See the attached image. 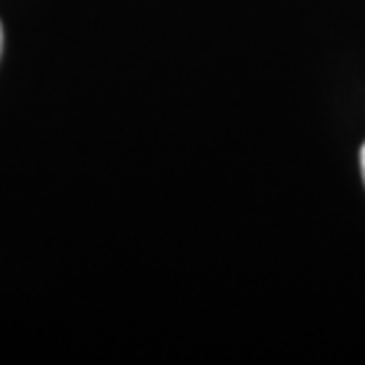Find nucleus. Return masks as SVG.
<instances>
[{"label": "nucleus", "instance_id": "f257e3e1", "mask_svg": "<svg viewBox=\"0 0 365 365\" xmlns=\"http://www.w3.org/2000/svg\"><path fill=\"white\" fill-rule=\"evenodd\" d=\"M361 173H363V182H365V143L361 148Z\"/></svg>", "mask_w": 365, "mask_h": 365}, {"label": "nucleus", "instance_id": "f03ea898", "mask_svg": "<svg viewBox=\"0 0 365 365\" xmlns=\"http://www.w3.org/2000/svg\"><path fill=\"white\" fill-rule=\"evenodd\" d=\"M0 50H3V26H0Z\"/></svg>", "mask_w": 365, "mask_h": 365}]
</instances>
